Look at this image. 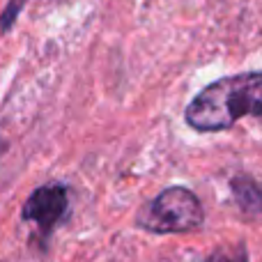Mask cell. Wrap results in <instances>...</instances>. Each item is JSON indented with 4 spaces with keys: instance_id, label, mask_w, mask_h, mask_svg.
Here are the masks:
<instances>
[{
    "instance_id": "obj_1",
    "label": "cell",
    "mask_w": 262,
    "mask_h": 262,
    "mask_svg": "<svg viewBox=\"0 0 262 262\" xmlns=\"http://www.w3.org/2000/svg\"><path fill=\"white\" fill-rule=\"evenodd\" d=\"M246 115H262V72L235 74L209 83L191 99L184 118L195 131H223Z\"/></svg>"
},
{
    "instance_id": "obj_2",
    "label": "cell",
    "mask_w": 262,
    "mask_h": 262,
    "mask_svg": "<svg viewBox=\"0 0 262 262\" xmlns=\"http://www.w3.org/2000/svg\"><path fill=\"white\" fill-rule=\"evenodd\" d=\"M205 212L198 195L186 186H168L138 214V226L154 235H177L200 228Z\"/></svg>"
},
{
    "instance_id": "obj_3",
    "label": "cell",
    "mask_w": 262,
    "mask_h": 262,
    "mask_svg": "<svg viewBox=\"0 0 262 262\" xmlns=\"http://www.w3.org/2000/svg\"><path fill=\"white\" fill-rule=\"evenodd\" d=\"M67 214V186L51 182V184H41L30 193V198L23 205V219L35 223L44 237L53 232V228Z\"/></svg>"
},
{
    "instance_id": "obj_4",
    "label": "cell",
    "mask_w": 262,
    "mask_h": 262,
    "mask_svg": "<svg viewBox=\"0 0 262 262\" xmlns=\"http://www.w3.org/2000/svg\"><path fill=\"white\" fill-rule=\"evenodd\" d=\"M232 195H235L239 209L246 216H262V186L253 177L249 175H237L230 182Z\"/></svg>"
},
{
    "instance_id": "obj_5",
    "label": "cell",
    "mask_w": 262,
    "mask_h": 262,
    "mask_svg": "<svg viewBox=\"0 0 262 262\" xmlns=\"http://www.w3.org/2000/svg\"><path fill=\"white\" fill-rule=\"evenodd\" d=\"M28 0H9L7 7L3 9V14H0V32H9L14 28V23H16L18 14H21V9L26 7Z\"/></svg>"
},
{
    "instance_id": "obj_6",
    "label": "cell",
    "mask_w": 262,
    "mask_h": 262,
    "mask_svg": "<svg viewBox=\"0 0 262 262\" xmlns=\"http://www.w3.org/2000/svg\"><path fill=\"white\" fill-rule=\"evenodd\" d=\"M205 262H249L246 258V249L244 246H235V249H219L212 255H207Z\"/></svg>"
},
{
    "instance_id": "obj_7",
    "label": "cell",
    "mask_w": 262,
    "mask_h": 262,
    "mask_svg": "<svg viewBox=\"0 0 262 262\" xmlns=\"http://www.w3.org/2000/svg\"><path fill=\"white\" fill-rule=\"evenodd\" d=\"M5 152H7V143L0 138V154H5Z\"/></svg>"
}]
</instances>
